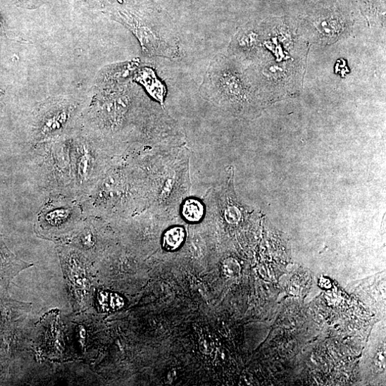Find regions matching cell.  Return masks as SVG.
I'll return each mask as SVG.
<instances>
[{
    "label": "cell",
    "instance_id": "cell-7",
    "mask_svg": "<svg viewBox=\"0 0 386 386\" xmlns=\"http://www.w3.org/2000/svg\"><path fill=\"white\" fill-rule=\"evenodd\" d=\"M188 254L197 260L203 259L208 252L207 241L201 231L197 229L192 231L187 239Z\"/></svg>",
    "mask_w": 386,
    "mask_h": 386
},
{
    "label": "cell",
    "instance_id": "cell-3",
    "mask_svg": "<svg viewBox=\"0 0 386 386\" xmlns=\"http://www.w3.org/2000/svg\"><path fill=\"white\" fill-rule=\"evenodd\" d=\"M32 266L12 253L5 243L4 236L0 235V291L6 292L12 280Z\"/></svg>",
    "mask_w": 386,
    "mask_h": 386
},
{
    "label": "cell",
    "instance_id": "cell-11",
    "mask_svg": "<svg viewBox=\"0 0 386 386\" xmlns=\"http://www.w3.org/2000/svg\"><path fill=\"white\" fill-rule=\"evenodd\" d=\"M4 30V23L1 19V17H0V32H2Z\"/></svg>",
    "mask_w": 386,
    "mask_h": 386
},
{
    "label": "cell",
    "instance_id": "cell-12",
    "mask_svg": "<svg viewBox=\"0 0 386 386\" xmlns=\"http://www.w3.org/2000/svg\"><path fill=\"white\" fill-rule=\"evenodd\" d=\"M17 1H19V2H26L27 0H17Z\"/></svg>",
    "mask_w": 386,
    "mask_h": 386
},
{
    "label": "cell",
    "instance_id": "cell-8",
    "mask_svg": "<svg viewBox=\"0 0 386 386\" xmlns=\"http://www.w3.org/2000/svg\"><path fill=\"white\" fill-rule=\"evenodd\" d=\"M240 266L233 258L225 259L222 263V271L228 278H235L240 273Z\"/></svg>",
    "mask_w": 386,
    "mask_h": 386
},
{
    "label": "cell",
    "instance_id": "cell-5",
    "mask_svg": "<svg viewBox=\"0 0 386 386\" xmlns=\"http://www.w3.org/2000/svg\"><path fill=\"white\" fill-rule=\"evenodd\" d=\"M206 205L204 199L187 197L181 204L179 216L189 224H198L205 220Z\"/></svg>",
    "mask_w": 386,
    "mask_h": 386
},
{
    "label": "cell",
    "instance_id": "cell-6",
    "mask_svg": "<svg viewBox=\"0 0 386 386\" xmlns=\"http://www.w3.org/2000/svg\"><path fill=\"white\" fill-rule=\"evenodd\" d=\"M187 237L186 229L181 225H174L165 230L162 236L161 246L166 252L179 250Z\"/></svg>",
    "mask_w": 386,
    "mask_h": 386
},
{
    "label": "cell",
    "instance_id": "cell-2",
    "mask_svg": "<svg viewBox=\"0 0 386 386\" xmlns=\"http://www.w3.org/2000/svg\"><path fill=\"white\" fill-rule=\"evenodd\" d=\"M247 79L223 58L215 60L201 86L204 98L220 109L239 117L257 113L260 104Z\"/></svg>",
    "mask_w": 386,
    "mask_h": 386
},
{
    "label": "cell",
    "instance_id": "cell-9",
    "mask_svg": "<svg viewBox=\"0 0 386 386\" xmlns=\"http://www.w3.org/2000/svg\"><path fill=\"white\" fill-rule=\"evenodd\" d=\"M386 353L385 348L382 347L377 350V352L375 354L373 361V366L374 371L380 373L385 371L386 366Z\"/></svg>",
    "mask_w": 386,
    "mask_h": 386
},
{
    "label": "cell",
    "instance_id": "cell-1",
    "mask_svg": "<svg viewBox=\"0 0 386 386\" xmlns=\"http://www.w3.org/2000/svg\"><path fill=\"white\" fill-rule=\"evenodd\" d=\"M190 156L186 144L156 154L151 175V204L147 211L168 221L179 216L182 202L189 197Z\"/></svg>",
    "mask_w": 386,
    "mask_h": 386
},
{
    "label": "cell",
    "instance_id": "cell-10",
    "mask_svg": "<svg viewBox=\"0 0 386 386\" xmlns=\"http://www.w3.org/2000/svg\"><path fill=\"white\" fill-rule=\"evenodd\" d=\"M4 359L1 356H0V380L4 378V377L6 375V363L4 361Z\"/></svg>",
    "mask_w": 386,
    "mask_h": 386
},
{
    "label": "cell",
    "instance_id": "cell-4",
    "mask_svg": "<svg viewBox=\"0 0 386 386\" xmlns=\"http://www.w3.org/2000/svg\"><path fill=\"white\" fill-rule=\"evenodd\" d=\"M72 113V108L61 106L47 112L38 125V134L42 137H49L60 132L68 123Z\"/></svg>",
    "mask_w": 386,
    "mask_h": 386
}]
</instances>
